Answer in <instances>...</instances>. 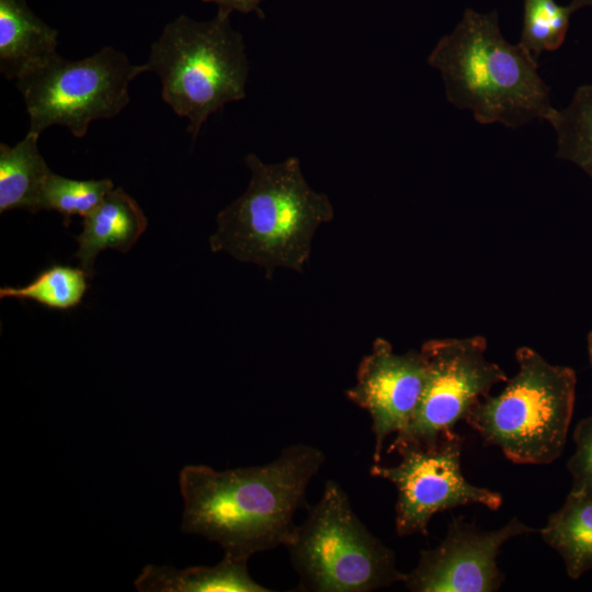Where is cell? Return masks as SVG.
Here are the masks:
<instances>
[{"label": "cell", "instance_id": "obj_1", "mask_svg": "<svg viewBox=\"0 0 592 592\" xmlns=\"http://www.w3.org/2000/svg\"><path fill=\"white\" fill-rule=\"evenodd\" d=\"M323 462L319 448L295 444L259 466L218 471L187 465L179 475L181 531L219 544L234 560L287 547L296 530L294 515Z\"/></svg>", "mask_w": 592, "mask_h": 592}, {"label": "cell", "instance_id": "obj_2", "mask_svg": "<svg viewBox=\"0 0 592 592\" xmlns=\"http://www.w3.org/2000/svg\"><path fill=\"white\" fill-rule=\"evenodd\" d=\"M442 76L447 100L480 124L511 128L545 119L555 109L536 59L502 35L496 12L466 9L428 57Z\"/></svg>", "mask_w": 592, "mask_h": 592}, {"label": "cell", "instance_id": "obj_3", "mask_svg": "<svg viewBox=\"0 0 592 592\" xmlns=\"http://www.w3.org/2000/svg\"><path fill=\"white\" fill-rule=\"evenodd\" d=\"M244 163L248 187L218 213L210 250L254 263L269 278L276 267L301 272L316 230L334 216L330 198L309 186L297 157L265 163L248 153Z\"/></svg>", "mask_w": 592, "mask_h": 592}, {"label": "cell", "instance_id": "obj_4", "mask_svg": "<svg viewBox=\"0 0 592 592\" xmlns=\"http://www.w3.org/2000/svg\"><path fill=\"white\" fill-rule=\"evenodd\" d=\"M230 14L217 9L208 21L179 15L166 24L144 64L160 78L163 101L187 119L193 140L210 114L246 98L249 62Z\"/></svg>", "mask_w": 592, "mask_h": 592}, {"label": "cell", "instance_id": "obj_5", "mask_svg": "<svg viewBox=\"0 0 592 592\" xmlns=\"http://www.w3.org/2000/svg\"><path fill=\"white\" fill-rule=\"evenodd\" d=\"M515 360L516 374L498 395L479 400L465 421L512 463L548 465L566 445L577 375L530 346H520Z\"/></svg>", "mask_w": 592, "mask_h": 592}, {"label": "cell", "instance_id": "obj_6", "mask_svg": "<svg viewBox=\"0 0 592 592\" xmlns=\"http://www.w3.org/2000/svg\"><path fill=\"white\" fill-rule=\"evenodd\" d=\"M287 548L305 591L368 592L402 582L406 574L397 569L395 553L361 522L333 480L326 482Z\"/></svg>", "mask_w": 592, "mask_h": 592}, {"label": "cell", "instance_id": "obj_7", "mask_svg": "<svg viewBox=\"0 0 592 592\" xmlns=\"http://www.w3.org/2000/svg\"><path fill=\"white\" fill-rule=\"evenodd\" d=\"M143 72L145 65H133L109 46L80 60L55 55L15 80L30 117L29 132L41 135L62 125L75 137H84L91 122L122 112L130 100V82Z\"/></svg>", "mask_w": 592, "mask_h": 592}, {"label": "cell", "instance_id": "obj_8", "mask_svg": "<svg viewBox=\"0 0 592 592\" xmlns=\"http://www.w3.org/2000/svg\"><path fill=\"white\" fill-rule=\"evenodd\" d=\"M426 365L421 401L407 428L395 436L389 451L406 444H432L455 432L474 406L509 377L486 357L481 335L433 339L420 349Z\"/></svg>", "mask_w": 592, "mask_h": 592}, {"label": "cell", "instance_id": "obj_9", "mask_svg": "<svg viewBox=\"0 0 592 592\" xmlns=\"http://www.w3.org/2000/svg\"><path fill=\"white\" fill-rule=\"evenodd\" d=\"M464 437L456 431L435 443L396 447L401 459L395 466L374 463L369 474L397 489L396 532L399 536L428 535L432 516L462 505L480 504L498 510L502 496L477 487L464 477L460 457Z\"/></svg>", "mask_w": 592, "mask_h": 592}, {"label": "cell", "instance_id": "obj_10", "mask_svg": "<svg viewBox=\"0 0 592 592\" xmlns=\"http://www.w3.org/2000/svg\"><path fill=\"white\" fill-rule=\"evenodd\" d=\"M538 533L517 517L494 531H481L463 516L454 517L446 536L434 548L422 550L415 568L405 574L412 592H493L504 577L497 558L510 539Z\"/></svg>", "mask_w": 592, "mask_h": 592}, {"label": "cell", "instance_id": "obj_11", "mask_svg": "<svg viewBox=\"0 0 592 592\" xmlns=\"http://www.w3.org/2000/svg\"><path fill=\"white\" fill-rule=\"evenodd\" d=\"M426 365L421 351L394 352L384 338H376L372 350L360 362L355 384L346 398L367 411L374 434V463H379L386 439L401 433L422 398Z\"/></svg>", "mask_w": 592, "mask_h": 592}, {"label": "cell", "instance_id": "obj_12", "mask_svg": "<svg viewBox=\"0 0 592 592\" xmlns=\"http://www.w3.org/2000/svg\"><path fill=\"white\" fill-rule=\"evenodd\" d=\"M82 231L76 237L75 258L90 277L100 252L115 249L126 253L147 228V218L138 203L122 187L113 189L83 217Z\"/></svg>", "mask_w": 592, "mask_h": 592}, {"label": "cell", "instance_id": "obj_13", "mask_svg": "<svg viewBox=\"0 0 592 592\" xmlns=\"http://www.w3.org/2000/svg\"><path fill=\"white\" fill-rule=\"evenodd\" d=\"M58 31L41 20L26 0H0V71L18 80L57 55Z\"/></svg>", "mask_w": 592, "mask_h": 592}, {"label": "cell", "instance_id": "obj_14", "mask_svg": "<svg viewBox=\"0 0 592 592\" xmlns=\"http://www.w3.org/2000/svg\"><path fill=\"white\" fill-rule=\"evenodd\" d=\"M140 592H270L248 572L247 561L224 556L216 566L178 570L169 566H146L135 580Z\"/></svg>", "mask_w": 592, "mask_h": 592}, {"label": "cell", "instance_id": "obj_15", "mask_svg": "<svg viewBox=\"0 0 592 592\" xmlns=\"http://www.w3.org/2000/svg\"><path fill=\"white\" fill-rule=\"evenodd\" d=\"M39 135L27 132L13 147L0 144V213L41 210V196L50 169L37 146Z\"/></svg>", "mask_w": 592, "mask_h": 592}, {"label": "cell", "instance_id": "obj_16", "mask_svg": "<svg viewBox=\"0 0 592 592\" xmlns=\"http://www.w3.org/2000/svg\"><path fill=\"white\" fill-rule=\"evenodd\" d=\"M544 542L562 558L569 578L592 569V497L571 491L561 508L538 530Z\"/></svg>", "mask_w": 592, "mask_h": 592}, {"label": "cell", "instance_id": "obj_17", "mask_svg": "<svg viewBox=\"0 0 592 592\" xmlns=\"http://www.w3.org/2000/svg\"><path fill=\"white\" fill-rule=\"evenodd\" d=\"M557 134L556 156L581 168L592 180V86H580L568 106L547 118Z\"/></svg>", "mask_w": 592, "mask_h": 592}, {"label": "cell", "instance_id": "obj_18", "mask_svg": "<svg viewBox=\"0 0 592 592\" xmlns=\"http://www.w3.org/2000/svg\"><path fill=\"white\" fill-rule=\"evenodd\" d=\"M523 4L520 45L537 60L543 52H553L562 45L571 15L592 7V0H571L567 5L555 0H523Z\"/></svg>", "mask_w": 592, "mask_h": 592}, {"label": "cell", "instance_id": "obj_19", "mask_svg": "<svg viewBox=\"0 0 592 592\" xmlns=\"http://www.w3.org/2000/svg\"><path fill=\"white\" fill-rule=\"evenodd\" d=\"M88 273L81 267L55 264L22 287H1L0 298L34 300L47 308L68 310L77 307L88 287Z\"/></svg>", "mask_w": 592, "mask_h": 592}, {"label": "cell", "instance_id": "obj_20", "mask_svg": "<svg viewBox=\"0 0 592 592\" xmlns=\"http://www.w3.org/2000/svg\"><path fill=\"white\" fill-rule=\"evenodd\" d=\"M114 189L109 179L72 180L50 172L43 186L41 209L56 210L66 218L87 216Z\"/></svg>", "mask_w": 592, "mask_h": 592}, {"label": "cell", "instance_id": "obj_21", "mask_svg": "<svg viewBox=\"0 0 592 592\" xmlns=\"http://www.w3.org/2000/svg\"><path fill=\"white\" fill-rule=\"evenodd\" d=\"M573 441L576 449L567 464L572 476L571 491L592 497V413L577 424Z\"/></svg>", "mask_w": 592, "mask_h": 592}, {"label": "cell", "instance_id": "obj_22", "mask_svg": "<svg viewBox=\"0 0 592 592\" xmlns=\"http://www.w3.org/2000/svg\"><path fill=\"white\" fill-rule=\"evenodd\" d=\"M207 3H214L218 9L232 13L234 11L240 13H257L263 18V11L260 8L262 0H202Z\"/></svg>", "mask_w": 592, "mask_h": 592}, {"label": "cell", "instance_id": "obj_23", "mask_svg": "<svg viewBox=\"0 0 592 592\" xmlns=\"http://www.w3.org/2000/svg\"><path fill=\"white\" fill-rule=\"evenodd\" d=\"M588 355H589V361H590V364H591V367H592V329L591 331L589 332L588 334Z\"/></svg>", "mask_w": 592, "mask_h": 592}]
</instances>
